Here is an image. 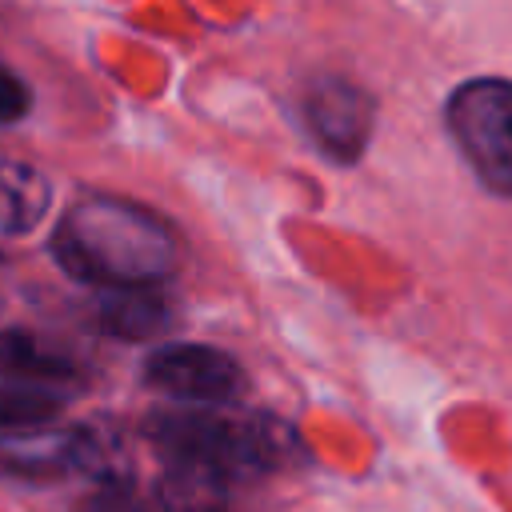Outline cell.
Wrapping results in <instances>:
<instances>
[{
    "instance_id": "cell-9",
    "label": "cell",
    "mask_w": 512,
    "mask_h": 512,
    "mask_svg": "<svg viewBox=\"0 0 512 512\" xmlns=\"http://www.w3.org/2000/svg\"><path fill=\"white\" fill-rule=\"evenodd\" d=\"M96 320L120 340H148L168 328L172 312L156 288H104L96 300Z\"/></svg>"
},
{
    "instance_id": "cell-11",
    "label": "cell",
    "mask_w": 512,
    "mask_h": 512,
    "mask_svg": "<svg viewBox=\"0 0 512 512\" xmlns=\"http://www.w3.org/2000/svg\"><path fill=\"white\" fill-rule=\"evenodd\" d=\"M60 412V400L40 388L24 384H0V428L20 432V428H40Z\"/></svg>"
},
{
    "instance_id": "cell-13",
    "label": "cell",
    "mask_w": 512,
    "mask_h": 512,
    "mask_svg": "<svg viewBox=\"0 0 512 512\" xmlns=\"http://www.w3.org/2000/svg\"><path fill=\"white\" fill-rule=\"evenodd\" d=\"M28 104H32V96H28L24 80L16 72L0 68V124H16L28 112Z\"/></svg>"
},
{
    "instance_id": "cell-7",
    "label": "cell",
    "mask_w": 512,
    "mask_h": 512,
    "mask_svg": "<svg viewBox=\"0 0 512 512\" xmlns=\"http://www.w3.org/2000/svg\"><path fill=\"white\" fill-rule=\"evenodd\" d=\"M228 480L212 464L196 460H164L156 496L164 512H228Z\"/></svg>"
},
{
    "instance_id": "cell-5",
    "label": "cell",
    "mask_w": 512,
    "mask_h": 512,
    "mask_svg": "<svg viewBox=\"0 0 512 512\" xmlns=\"http://www.w3.org/2000/svg\"><path fill=\"white\" fill-rule=\"evenodd\" d=\"M304 120L320 140V148L348 164L364 152L372 136V100L356 84L340 76H324L304 92Z\"/></svg>"
},
{
    "instance_id": "cell-2",
    "label": "cell",
    "mask_w": 512,
    "mask_h": 512,
    "mask_svg": "<svg viewBox=\"0 0 512 512\" xmlns=\"http://www.w3.org/2000/svg\"><path fill=\"white\" fill-rule=\"evenodd\" d=\"M148 432L164 460L212 464L224 476H256L276 464L272 428L252 420H224L208 412H160Z\"/></svg>"
},
{
    "instance_id": "cell-3",
    "label": "cell",
    "mask_w": 512,
    "mask_h": 512,
    "mask_svg": "<svg viewBox=\"0 0 512 512\" xmlns=\"http://www.w3.org/2000/svg\"><path fill=\"white\" fill-rule=\"evenodd\" d=\"M448 132L488 192L512 196V84L468 80L448 100Z\"/></svg>"
},
{
    "instance_id": "cell-1",
    "label": "cell",
    "mask_w": 512,
    "mask_h": 512,
    "mask_svg": "<svg viewBox=\"0 0 512 512\" xmlns=\"http://www.w3.org/2000/svg\"><path fill=\"white\" fill-rule=\"evenodd\" d=\"M56 264L104 288H152L180 264L176 232L148 208L120 196H88L68 208L52 236Z\"/></svg>"
},
{
    "instance_id": "cell-10",
    "label": "cell",
    "mask_w": 512,
    "mask_h": 512,
    "mask_svg": "<svg viewBox=\"0 0 512 512\" xmlns=\"http://www.w3.org/2000/svg\"><path fill=\"white\" fill-rule=\"evenodd\" d=\"M0 372L20 380H64L72 364L56 352H44L28 332H0Z\"/></svg>"
},
{
    "instance_id": "cell-6",
    "label": "cell",
    "mask_w": 512,
    "mask_h": 512,
    "mask_svg": "<svg viewBox=\"0 0 512 512\" xmlns=\"http://www.w3.org/2000/svg\"><path fill=\"white\" fill-rule=\"evenodd\" d=\"M100 460L96 436L88 428H20L0 432V468L28 480H56Z\"/></svg>"
},
{
    "instance_id": "cell-12",
    "label": "cell",
    "mask_w": 512,
    "mask_h": 512,
    "mask_svg": "<svg viewBox=\"0 0 512 512\" xmlns=\"http://www.w3.org/2000/svg\"><path fill=\"white\" fill-rule=\"evenodd\" d=\"M76 512H152V508L144 504V496H136V488H128L120 480H108L96 492H88L76 504Z\"/></svg>"
},
{
    "instance_id": "cell-8",
    "label": "cell",
    "mask_w": 512,
    "mask_h": 512,
    "mask_svg": "<svg viewBox=\"0 0 512 512\" xmlns=\"http://www.w3.org/2000/svg\"><path fill=\"white\" fill-rule=\"evenodd\" d=\"M52 204V184L40 168L0 156V228L8 236H24L32 232Z\"/></svg>"
},
{
    "instance_id": "cell-4",
    "label": "cell",
    "mask_w": 512,
    "mask_h": 512,
    "mask_svg": "<svg viewBox=\"0 0 512 512\" xmlns=\"http://www.w3.org/2000/svg\"><path fill=\"white\" fill-rule=\"evenodd\" d=\"M144 380L164 396L192 404H224L240 392V364L208 344H164L144 360Z\"/></svg>"
}]
</instances>
